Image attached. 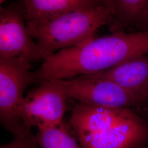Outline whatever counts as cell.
<instances>
[{"instance_id":"6da1fadb","label":"cell","mask_w":148,"mask_h":148,"mask_svg":"<svg viewBox=\"0 0 148 148\" xmlns=\"http://www.w3.org/2000/svg\"><path fill=\"white\" fill-rule=\"evenodd\" d=\"M148 54L144 32L117 31L64 48L43 60L33 72V82L60 80L99 73L131 59Z\"/></svg>"},{"instance_id":"7a4b0ae2","label":"cell","mask_w":148,"mask_h":148,"mask_svg":"<svg viewBox=\"0 0 148 148\" xmlns=\"http://www.w3.org/2000/svg\"><path fill=\"white\" fill-rule=\"evenodd\" d=\"M70 125L81 148H143L148 145V124L130 109L78 103Z\"/></svg>"},{"instance_id":"3957f363","label":"cell","mask_w":148,"mask_h":148,"mask_svg":"<svg viewBox=\"0 0 148 148\" xmlns=\"http://www.w3.org/2000/svg\"><path fill=\"white\" fill-rule=\"evenodd\" d=\"M114 17L103 5L69 12L47 21L27 23L36 40L42 60L64 48L80 45L95 37L101 27L110 26Z\"/></svg>"},{"instance_id":"277c9868","label":"cell","mask_w":148,"mask_h":148,"mask_svg":"<svg viewBox=\"0 0 148 148\" xmlns=\"http://www.w3.org/2000/svg\"><path fill=\"white\" fill-rule=\"evenodd\" d=\"M32 63L19 57H0V121L14 137L30 130L23 125L20 109L27 87L33 82Z\"/></svg>"},{"instance_id":"5b68a950","label":"cell","mask_w":148,"mask_h":148,"mask_svg":"<svg viewBox=\"0 0 148 148\" xmlns=\"http://www.w3.org/2000/svg\"><path fill=\"white\" fill-rule=\"evenodd\" d=\"M58 81L68 99L85 105L130 109L145 101L109 79L81 76Z\"/></svg>"},{"instance_id":"8992f818","label":"cell","mask_w":148,"mask_h":148,"mask_svg":"<svg viewBox=\"0 0 148 148\" xmlns=\"http://www.w3.org/2000/svg\"><path fill=\"white\" fill-rule=\"evenodd\" d=\"M67 98L58 80L40 82L24 97L20 109L21 121L27 129L56 126L64 121Z\"/></svg>"},{"instance_id":"52a82bcc","label":"cell","mask_w":148,"mask_h":148,"mask_svg":"<svg viewBox=\"0 0 148 148\" xmlns=\"http://www.w3.org/2000/svg\"><path fill=\"white\" fill-rule=\"evenodd\" d=\"M0 57H19L31 63L42 60L27 27L23 1L0 9Z\"/></svg>"},{"instance_id":"ba28073f","label":"cell","mask_w":148,"mask_h":148,"mask_svg":"<svg viewBox=\"0 0 148 148\" xmlns=\"http://www.w3.org/2000/svg\"><path fill=\"white\" fill-rule=\"evenodd\" d=\"M87 76L110 80L144 101L148 98V54L131 59L99 73Z\"/></svg>"},{"instance_id":"9c48e42d","label":"cell","mask_w":148,"mask_h":148,"mask_svg":"<svg viewBox=\"0 0 148 148\" xmlns=\"http://www.w3.org/2000/svg\"><path fill=\"white\" fill-rule=\"evenodd\" d=\"M22 1L25 8L27 23L41 22L69 12L102 5L95 0Z\"/></svg>"},{"instance_id":"30bf717a","label":"cell","mask_w":148,"mask_h":148,"mask_svg":"<svg viewBox=\"0 0 148 148\" xmlns=\"http://www.w3.org/2000/svg\"><path fill=\"white\" fill-rule=\"evenodd\" d=\"M115 16L111 32L148 30V0H112Z\"/></svg>"},{"instance_id":"8fae6325","label":"cell","mask_w":148,"mask_h":148,"mask_svg":"<svg viewBox=\"0 0 148 148\" xmlns=\"http://www.w3.org/2000/svg\"><path fill=\"white\" fill-rule=\"evenodd\" d=\"M35 136L40 148H81L73 130L64 121L56 126L38 129Z\"/></svg>"},{"instance_id":"7c38bea8","label":"cell","mask_w":148,"mask_h":148,"mask_svg":"<svg viewBox=\"0 0 148 148\" xmlns=\"http://www.w3.org/2000/svg\"><path fill=\"white\" fill-rule=\"evenodd\" d=\"M36 139L32 132L14 137L10 143L2 145L0 148H39Z\"/></svg>"},{"instance_id":"4fadbf2b","label":"cell","mask_w":148,"mask_h":148,"mask_svg":"<svg viewBox=\"0 0 148 148\" xmlns=\"http://www.w3.org/2000/svg\"><path fill=\"white\" fill-rule=\"evenodd\" d=\"M98 2L101 5H104V7L108 8L110 11H111L114 17L115 18V6L112 0H95Z\"/></svg>"},{"instance_id":"5bb4252c","label":"cell","mask_w":148,"mask_h":148,"mask_svg":"<svg viewBox=\"0 0 148 148\" xmlns=\"http://www.w3.org/2000/svg\"><path fill=\"white\" fill-rule=\"evenodd\" d=\"M6 0H0V4L2 5L4 2H5Z\"/></svg>"},{"instance_id":"9a60e30c","label":"cell","mask_w":148,"mask_h":148,"mask_svg":"<svg viewBox=\"0 0 148 148\" xmlns=\"http://www.w3.org/2000/svg\"><path fill=\"white\" fill-rule=\"evenodd\" d=\"M148 148V145H147L146 147H144V148Z\"/></svg>"},{"instance_id":"2e32d148","label":"cell","mask_w":148,"mask_h":148,"mask_svg":"<svg viewBox=\"0 0 148 148\" xmlns=\"http://www.w3.org/2000/svg\"><path fill=\"white\" fill-rule=\"evenodd\" d=\"M146 111H147V113H148V109H147V110H146Z\"/></svg>"},{"instance_id":"e0dca14e","label":"cell","mask_w":148,"mask_h":148,"mask_svg":"<svg viewBox=\"0 0 148 148\" xmlns=\"http://www.w3.org/2000/svg\"></svg>"}]
</instances>
